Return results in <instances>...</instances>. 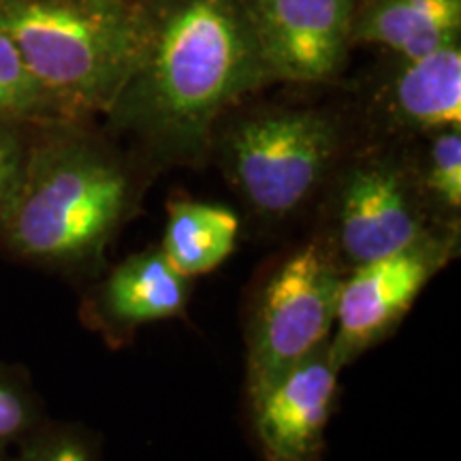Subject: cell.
Listing matches in <instances>:
<instances>
[{
    "label": "cell",
    "instance_id": "1",
    "mask_svg": "<svg viewBox=\"0 0 461 461\" xmlns=\"http://www.w3.org/2000/svg\"><path fill=\"white\" fill-rule=\"evenodd\" d=\"M140 48L109 129L158 165H194L230 107L272 84L241 0H140Z\"/></svg>",
    "mask_w": 461,
    "mask_h": 461
},
{
    "label": "cell",
    "instance_id": "2",
    "mask_svg": "<svg viewBox=\"0 0 461 461\" xmlns=\"http://www.w3.org/2000/svg\"><path fill=\"white\" fill-rule=\"evenodd\" d=\"M137 177L112 143L82 124L39 126L0 214L15 255L77 267L99 263L137 210Z\"/></svg>",
    "mask_w": 461,
    "mask_h": 461
},
{
    "label": "cell",
    "instance_id": "3",
    "mask_svg": "<svg viewBox=\"0 0 461 461\" xmlns=\"http://www.w3.org/2000/svg\"><path fill=\"white\" fill-rule=\"evenodd\" d=\"M140 24V0H0V34L67 124L107 113L135 62Z\"/></svg>",
    "mask_w": 461,
    "mask_h": 461
},
{
    "label": "cell",
    "instance_id": "4",
    "mask_svg": "<svg viewBox=\"0 0 461 461\" xmlns=\"http://www.w3.org/2000/svg\"><path fill=\"white\" fill-rule=\"evenodd\" d=\"M342 143V124L333 113L286 107L235 120L218 146L229 182L246 205L267 221H285L330 180Z\"/></svg>",
    "mask_w": 461,
    "mask_h": 461
},
{
    "label": "cell",
    "instance_id": "5",
    "mask_svg": "<svg viewBox=\"0 0 461 461\" xmlns=\"http://www.w3.org/2000/svg\"><path fill=\"white\" fill-rule=\"evenodd\" d=\"M344 276L346 269L322 238L297 248L269 274L248 325L250 400L330 344Z\"/></svg>",
    "mask_w": 461,
    "mask_h": 461
},
{
    "label": "cell",
    "instance_id": "6",
    "mask_svg": "<svg viewBox=\"0 0 461 461\" xmlns=\"http://www.w3.org/2000/svg\"><path fill=\"white\" fill-rule=\"evenodd\" d=\"M412 163L389 152L363 154L338 176L330 233L322 235L346 272L406 250L436 233Z\"/></svg>",
    "mask_w": 461,
    "mask_h": 461
},
{
    "label": "cell",
    "instance_id": "7",
    "mask_svg": "<svg viewBox=\"0 0 461 461\" xmlns=\"http://www.w3.org/2000/svg\"><path fill=\"white\" fill-rule=\"evenodd\" d=\"M457 229H440L406 250L346 272L330 353L348 366L406 319L429 280L453 258Z\"/></svg>",
    "mask_w": 461,
    "mask_h": 461
},
{
    "label": "cell",
    "instance_id": "8",
    "mask_svg": "<svg viewBox=\"0 0 461 461\" xmlns=\"http://www.w3.org/2000/svg\"><path fill=\"white\" fill-rule=\"evenodd\" d=\"M241 5L272 84H322L342 73L355 48V0H241Z\"/></svg>",
    "mask_w": 461,
    "mask_h": 461
},
{
    "label": "cell",
    "instance_id": "9",
    "mask_svg": "<svg viewBox=\"0 0 461 461\" xmlns=\"http://www.w3.org/2000/svg\"><path fill=\"white\" fill-rule=\"evenodd\" d=\"M339 370L327 344L250 400L263 461H321Z\"/></svg>",
    "mask_w": 461,
    "mask_h": 461
},
{
    "label": "cell",
    "instance_id": "10",
    "mask_svg": "<svg viewBox=\"0 0 461 461\" xmlns=\"http://www.w3.org/2000/svg\"><path fill=\"white\" fill-rule=\"evenodd\" d=\"M380 107L397 132L429 137L461 129V41L412 60H397Z\"/></svg>",
    "mask_w": 461,
    "mask_h": 461
},
{
    "label": "cell",
    "instance_id": "11",
    "mask_svg": "<svg viewBox=\"0 0 461 461\" xmlns=\"http://www.w3.org/2000/svg\"><path fill=\"white\" fill-rule=\"evenodd\" d=\"M188 293V280L173 272L160 248H149L109 272L96 293L95 312L107 330L126 333L182 316Z\"/></svg>",
    "mask_w": 461,
    "mask_h": 461
},
{
    "label": "cell",
    "instance_id": "12",
    "mask_svg": "<svg viewBox=\"0 0 461 461\" xmlns=\"http://www.w3.org/2000/svg\"><path fill=\"white\" fill-rule=\"evenodd\" d=\"M461 41V0H355L353 45L412 60Z\"/></svg>",
    "mask_w": 461,
    "mask_h": 461
},
{
    "label": "cell",
    "instance_id": "13",
    "mask_svg": "<svg viewBox=\"0 0 461 461\" xmlns=\"http://www.w3.org/2000/svg\"><path fill=\"white\" fill-rule=\"evenodd\" d=\"M238 235L240 218L229 207L176 199L167 212L160 252L173 272L193 280L221 267L235 252Z\"/></svg>",
    "mask_w": 461,
    "mask_h": 461
},
{
    "label": "cell",
    "instance_id": "14",
    "mask_svg": "<svg viewBox=\"0 0 461 461\" xmlns=\"http://www.w3.org/2000/svg\"><path fill=\"white\" fill-rule=\"evenodd\" d=\"M419 188L436 221L457 229L461 212V129L428 137L423 157L412 165Z\"/></svg>",
    "mask_w": 461,
    "mask_h": 461
},
{
    "label": "cell",
    "instance_id": "15",
    "mask_svg": "<svg viewBox=\"0 0 461 461\" xmlns=\"http://www.w3.org/2000/svg\"><path fill=\"white\" fill-rule=\"evenodd\" d=\"M0 120L32 129L67 124L5 34H0Z\"/></svg>",
    "mask_w": 461,
    "mask_h": 461
},
{
    "label": "cell",
    "instance_id": "16",
    "mask_svg": "<svg viewBox=\"0 0 461 461\" xmlns=\"http://www.w3.org/2000/svg\"><path fill=\"white\" fill-rule=\"evenodd\" d=\"M9 461H99V455L79 431L54 429L31 438Z\"/></svg>",
    "mask_w": 461,
    "mask_h": 461
},
{
    "label": "cell",
    "instance_id": "17",
    "mask_svg": "<svg viewBox=\"0 0 461 461\" xmlns=\"http://www.w3.org/2000/svg\"><path fill=\"white\" fill-rule=\"evenodd\" d=\"M32 126L0 120V214L14 193L24 167Z\"/></svg>",
    "mask_w": 461,
    "mask_h": 461
},
{
    "label": "cell",
    "instance_id": "18",
    "mask_svg": "<svg viewBox=\"0 0 461 461\" xmlns=\"http://www.w3.org/2000/svg\"><path fill=\"white\" fill-rule=\"evenodd\" d=\"M32 408L14 378L0 370V455L31 428Z\"/></svg>",
    "mask_w": 461,
    "mask_h": 461
}]
</instances>
